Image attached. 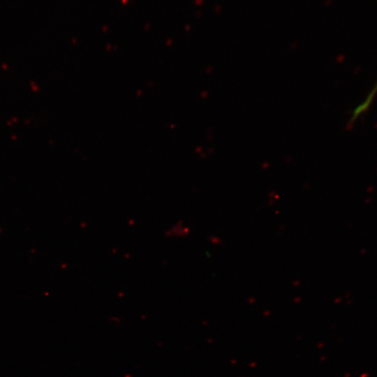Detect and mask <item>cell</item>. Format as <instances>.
I'll use <instances>...</instances> for the list:
<instances>
[{"label": "cell", "mask_w": 377, "mask_h": 377, "mask_svg": "<svg viewBox=\"0 0 377 377\" xmlns=\"http://www.w3.org/2000/svg\"><path fill=\"white\" fill-rule=\"evenodd\" d=\"M377 95V82L366 96L364 100L356 108L357 111L360 113H364L371 106V103L374 101L376 96Z\"/></svg>", "instance_id": "1"}]
</instances>
